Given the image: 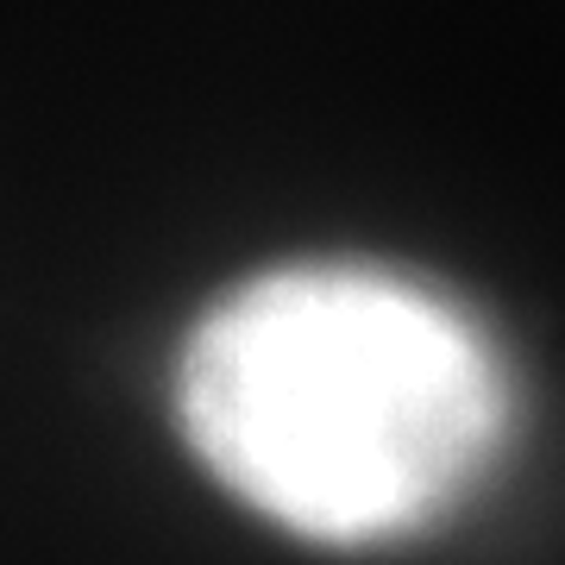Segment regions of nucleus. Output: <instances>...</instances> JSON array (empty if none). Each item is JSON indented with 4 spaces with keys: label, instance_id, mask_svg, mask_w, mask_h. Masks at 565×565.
<instances>
[{
    "label": "nucleus",
    "instance_id": "obj_1",
    "mask_svg": "<svg viewBox=\"0 0 565 565\" xmlns=\"http://www.w3.org/2000/svg\"><path fill=\"white\" fill-rule=\"evenodd\" d=\"M177 427L264 522L321 546H377L484 484L509 434V377L434 289L302 264L239 282L195 321Z\"/></svg>",
    "mask_w": 565,
    "mask_h": 565
}]
</instances>
